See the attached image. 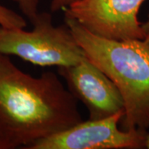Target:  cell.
I'll return each instance as SVG.
<instances>
[{
  "label": "cell",
  "instance_id": "obj_1",
  "mask_svg": "<svg viewBox=\"0 0 149 149\" xmlns=\"http://www.w3.org/2000/svg\"><path fill=\"white\" fill-rule=\"evenodd\" d=\"M82 121L58 73L34 77L0 54V149L26 148Z\"/></svg>",
  "mask_w": 149,
  "mask_h": 149
},
{
  "label": "cell",
  "instance_id": "obj_2",
  "mask_svg": "<svg viewBox=\"0 0 149 149\" xmlns=\"http://www.w3.org/2000/svg\"><path fill=\"white\" fill-rule=\"evenodd\" d=\"M86 58L115 84L124 103L123 129L149 128V45L143 40H113L91 32L64 16Z\"/></svg>",
  "mask_w": 149,
  "mask_h": 149
},
{
  "label": "cell",
  "instance_id": "obj_3",
  "mask_svg": "<svg viewBox=\"0 0 149 149\" xmlns=\"http://www.w3.org/2000/svg\"><path fill=\"white\" fill-rule=\"evenodd\" d=\"M32 31L2 27L0 54L15 56L39 66L65 67L86 58L69 27L56 26L50 13H38Z\"/></svg>",
  "mask_w": 149,
  "mask_h": 149
},
{
  "label": "cell",
  "instance_id": "obj_4",
  "mask_svg": "<svg viewBox=\"0 0 149 149\" xmlns=\"http://www.w3.org/2000/svg\"><path fill=\"white\" fill-rule=\"evenodd\" d=\"M124 112L81 121L61 133L37 141L27 149H138L146 148L148 132L119 129Z\"/></svg>",
  "mask_w": 149,
  "mask_h": 149
},
{
  "label": "cell",
  "instance_id": "obj_5",
  "mask_svg": "<svg viewBox=\"0 0 149 149\" xmlns=\"http://www.w3.org/2000/svg\"><path fill=\"white\" fill-rule=\"evenodd\" d=\"M145 1L81 0L62 12L96 35L113 40H143L138 15Z\"/></svg>",
  "mask_w": 149,
  "mask_h": 149
},
{
  "label": "cell",
  "instance_id": "obj_6",
  "mask_svg": "<svg viewBox=\"0 0 149 149\" xmlns=\"http://www.w3.org/2000/svg\"><path fill=\"white\" fill-rule=\"evenodd\" d=\"M69 91L89 111L90 119H100L123 111L124 103L117 86L88 58L78 64L58 67Z\"/></svg>",
  "mask_w": 149,
  "mask_h": 149
},
{
  "label": "cell",
  "instance_id": "obj_7",
  "mask_svg": "<svg viewBox=\"0 0 149 149\" xmlns=\"http://www.w3.org/2000/svg\"><path fill=\"white\" fill-rule=\"evenodd\" d=\"M0 26L9 29L24 28L27 27V21L15 11L0 4Z\"/></svg>",
  "mask_w": 149,
  "mask_h": 149
},
{
  "label": "cell",
  "instance_id": "obj_8",
  "mask_svg": "<svg viewBox=\"0 0 149 149\" xmlns=\"http://www.w3.org/2000/svg\"><path fill=\"white\" fill-rule=\"evenodd\" d=\"M18 6L22 13L32 22L39 13L41 0H13Z\"/></svg>",
  "mask_w": 149,
  "mask_h": 149
},
{
  "label": "cell",
  "instance_id": "obj_9",
  "mask_svg": "<svg viewBox=\"0 0 149 149\" xmlns=\"http://www.w3.org/2000/svg\"><path fill=\"white\" fill-rule=\"evenodd\" d=\"M81 0H49L50 10L52 13L63 11L71 4H74Z\"/></svg>",
  "mask_w": 149,
  "mask_h": 149
},
{
  "label": "cell",
  "instance_id": "obj_10",
  "mask_svg": "<svg viewBox=\"0 0 149 149\" xmlns=\"http://www.w3.org/2000/svg\"><path fill=\"white\" fill-rule=\"evenodd\" d=\"M142 27H143V40L149 45V15L147 22L143 24H142Z\"/></svg>",
  "mask_w": 149,
  "mask_h": 149
},
{
  "label": "cell",
  "instance_id": "obj_11",
  "mask_svg": "<svg viewBox=\"0 0 149 149\" xmlns=\"http://www.w3.org/2000/svg\"><path fill=\"white\" fill-rule=\"evenodd\" d=\"M146 148L149 149V133L147 134V139H146Z\"/></svg>",
  "mask_w": 149,
  "mask_h": 149
},
{
  "label": "cell",
  "instance_id": "obj_12",
  "mask_svg": "<svg viewBox=\"0 0 149 149\" xmlns=\"http://www.w3.org/2000/svg\"><path fill=\"white\" fill-rule=\"evenodd\" d=\"M1 29H2V27L0 26V32H1Z\"/></svg>",
  "mask_w": 149,
  "mask_h": 149
}]
</instances>
